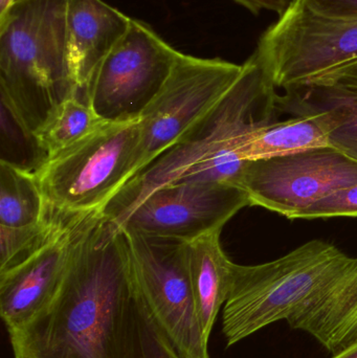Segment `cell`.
Wrapping results in <instances>:
<instances>
[{"mask_svg": "<svg viewBox=\"0 0 357 358\" xmlns=\"http://www.w3.org/2000/svg\"><path fill=\"white\" fill-rule=\"evenodd\" d=\"M279 321L331 355L357 344V257L310 240L276 260L233 266L222 313L226 347Z\"/></svg>", "mask_w": 357, "mask_h": 358, "instance_id": "obj_1", "label": "cell"}, {"mask_svg": "<svg viewBox=\"0 0 357 358\" xmlns=\"http://www.w3.org/2000/svg\"><path fill=\"white\" fill-rule=\"evenodd\" d=\"M134 292L125 234L100 212L78 242L52 300L8 331L15 358H124Z\"/></svg>", "mask_w": 357, "mask_h": 358, "instance_id": "obj_2", "label": "cell"}, {"mask_svg": "<svg viewBox=\"0 0 357 358\" xmlns=\"http://www.w3.org/2000/svg\"><path fill=\"white\" fill-rule=\"evenodd\" d=\"M242 65L240 77L221 101L109 200L102 210L109 222L119 227L145 198L171 183L217 181L237 187L247 164L238 152L243 140L279 110L277 88L257 55Z\"/></svg>", "mask_w": 357, "mask_h": 358, "instance_id": "obj_3", "label": "cell"}, {"mask_svg": "<svg viewBox=\"0 0 357 358\" xmlns=\"http://www.w3.org/2000/svg\"><path fill=\"white\" fill-rule=\"evenodd\" d=\"M68 0H15L0 17V94L35 132L75 94L66 50Z\"/></svg>", "mask_w": 357, "mask_h": 358, "instance_id": "obj_4", "label": "cell"}, {"mask_svg": "<svg viewBox=\"0 0 357 358\" xmlns=\"http://www.w3.org/2000/svg\"><path fill=\"white\" fill-rule=\"evenodd\" d=\"M138 120L108 122L35 172L52 212L101 210L138 173Z\"/></svg>", "mask_w": 357, "mask_h": 358, "instance_id": "obj_5", "label": "cell"}, {"mask_svg": "<svg viewBox=\"0 0 357 358\" xmlns=\"http://www.w3.org/2000/svg\"><path fill=\"white\" fill-rule=\"evenodd\" d=\"M256 55L276 88L309 85L357 60V17H333L295 0L260 37Z\"/></svg>", "mask_w": 357, "mask_h": 358, "instance_id": "obj_6", "label": "cell"}, {"mask_svg": "<svg viewBox=\"0 0 357 358\" xmlns=\"http://www.w3.org/2000/svg\"><path fill=\"white\" fill-rule=\"evenodd\" d=\"M243 65L180 52L166 83L143 111L138 173L175 146L232 88Z\"/></svg>", "mask_w": 357, "mask_h": 358, "instance_id": "obj_7", "label": "cell"}, {"mask_svg": "<svg viewBox=\"0 0 357 358\" xmlns=\"http://www.w3.org/2000/svg\"><path fill=\"white\" fill-rule=\"evenodd\" d=\"M136 285L154 319L186 358H210L197 317L189 243L123 231Z\"/></svg>", "mask_w": 357, "mask_h": 358, "instance_id": "obj_8", "label": "cell"}, {"mask_svg": "<svg viewBox=\"0 0 357 358\" xmlns=\"http://www.w3.org/2000/svg\"><path fill=\"white\" fill-rule=\"evenodd\" d=\"M180 52L132 19L94 76L87 102L107 122L134 121L167 81Z\"/></svg>", "mask_w": 357, "mask_h": 358, "instance_id": "obj_9", "label": "cell"}, {"mask_svg": "<svg viewBox=\"0 0 357 358\" xmlns=\"http://www.w3.org/2000/svg\"><path fill=\"white\" fill-rule=\"evenodd\" d=\"M356 182L357 162L326 146L247 162L237 187L249 206L298 219L312 204Z\"/></svg>", "mask_w": 357, "mask_h": 358, "instance_id": "obj_10", "label": "cell"}, {"mask_svg": "<svg viewBox=\"0 0 357 358\" xmlns=\"http://www.w3.org/2000/svg\"><path fill=\"white\" fill-rule=\"evenodd\" d=\"M247 206V193L230 183H171L145 198L117 229L190 243L221 231Z\"/></svg>", "mask_w": 357, "mask_h": 358, "instance_id": "obj_11", "label": "cell"}, {"mask_svg": "<svg viewBox=\"0 0 357 358\" xmlns=\"http://www.w3.org/2000/svg\"><path fill=\"white\" fill-rule=\"evenodd\" d=\"M100 212L67 214L38 250L0 273V315L8 331L29 323L52 300L78 242Z\"/></svg>", "mask_w": 357, "mask_h": 358, "instance_id": "obj_12", "label": "cell"}, {"mask_svg": "<svg viewBox=\"0 0 357 358\" xmlns=\"http://www.w3.org/2000/svg\"><path fill=\"white\" fill-rule=\"evenodd\" d=\"M130 21L131 18L102 0H68L67 61L75 96L87 102L94 76L125 35Z\"/></svg>", "mask_w": 357, "mask_h": 358, "instance_id": "obj_13", "label": "cell"}, {"mask_svg": "<svg viewBox=\"0 0 357 358\" xmlns=\"http://www.w3.org/2000/svg\"><path fill=\"white\" fill-rule=\"evenodd\" d=\"M279 110L293 113L285 121H270L252 129L239 148L243 162L293 155L330 146L333 130L328 113L296 102L287 94L277 98Z\"/></svg>", "mask_w": 357, "mask_h": 358, "instance_id": "obj_14", "label": "cell"}, {"mask_svg": "<svg viewBox=\"0 0 357 358\" xmlns=\"http://www.w3.org/2000/svg\"><path fill=\"white\" fill-rule=\"evenodd\" d=\"M220 235L221 231H215L189 243L191 284L197 317L207 341L232 285L234 262L224 252Z\"/></svg>", "mask_w": 357, "mask_h": 358, "instance_id": "obj_15", "label": "cell"}, {"mask_svg": "<svg viewBox=\"0 0 357 358\" xmlns=\"http://www.w3.org/2000/svg\"><path fill=\"white\" fill-rule=\"evenodd\" d=\"M296 102L330 117V146L357 162V90L333 84H312L285 90Z\"/></svg>", "mask_w": 357, "mask_h": 358, "instance_id": "obj_16", "label": "cell"}, {"mask_svg": "<svg viewBox=\"0 0 357 358\" xmlns=\"http://www.w3.org/2000/svg\"><path fill=\"white\" fill-rule=\"evenodd\" d=\"M50 215L35 172L0 162V225L21 227Z\"/></svg>", "mask_w": 357, "mask_h": 358, "instance_id": "obj_17", "label": "cell"}, {"mask_svg": "<svg viewBox=\"0 0 357 358\" xmlns=\"http://www.w3.org/2000/svg\"><path fill=\"white\" fill-rule=\"evenodd\" d=\"M106 123L87 102L73 94L50 113L35 136L48 159L81 142Z\"/></svg>", "mask_w": 357, "mask_h": 358, "instance_id": "obj_18", "label": "cell"}, {"mask_svg": "<svg viewBox=\"0 0 357 358\" xmlns=\"http://www.w3.org/2000/svg\"><path fill=\"white\" fill-rule=\"evenodd\" d=\"M124 358H186L153 317L136 282L128 315Z\"/></svg>", "mask_w": 357, "mask_h": 358, "instance_id": "obj_19", "label": "cell"}, {"mask_svg": "<svg viewBox=\"0 0 357 358\" xmlns=\"http://www.w3.org/2000/svg\"><path fill=\"white\" fill-rule=\"evenodd\" d=\"M0 144V162H6L27 171H37L48 159V155L40 147L35 134L24 127L3 100H1Z\"/></svg>", "mask_w": 357, "mask_h": 358, "instance_id": "obj_20", "label": "cell"}, {"mask_svg": "<svg viewBox=\"0 0 357 358\" xmlns=\"http://www.w3.org/2000/svg\"><path fill=\"white\" fill-rule=\"evenodd\" d=\"M66 215L50 210L48 218L36 224L21 227L0 225V273L16 266L38 250Z\"/></svg>", "mask_w": 357, "mask_h": 358, "instance_id": "obj_21", "label": "cell"}, {"mask_svg": "<svg viewBox=\"0 0 357 358\" xmlns=\"http://www.w3.org/2000/svg\"><path fill=\"white\" fill-rule=\"evenodd\" d=\"M357 217V182L339 189L310 206L298 219Z\"/></svg>", "mask_w": 357, "mask_h": 358, "instance_id": "obj_22", "label": "cell"}, {"mask_svg": "<svg viewBox=\"0 0 357 358\" xmlns=\"http://www.w3.org/2000/svg\"><path fill=\"white\" fill-rule=\"evenodd\" d=\"M321 14L333 17H357V0H305Z\"/></svg>", "mask_w": 357, "mask_h": 358, "instance_id": "obj_23", "label": "cell"}, {"mask_svg": "<svg viewBox=\"0 0 357 358\" xmlns=\"http://www.w3.org/2000/svg\"><path fill=\"white\" fill-rule=\"evenodd\" d=\"M312 84H333L357 90V60L329 71Z\"/></svg>", "mask_w": 357, "mask_h": 358, "instance_id": "obj_24", "label": "cell"}, {"mask_svg": "<svg viewBox=\"0 0 357 358\" xmlns=\"http://www.w3.org/2000/svg\"><path fill=\"white\" fill-rule=\"evenodd\" d=\"M254 15L260 14L261 10H270L276 13L279 16L284 14L295 0H234Z\"/></svg>", "mask_w": 357, "mask_h": 358, "instance_id": "obj_25", "label": "cell"}, {"mask_svg": "<svg viewBox=\"0 0 357 358\" xmlns=\"http://www.w3.org/2000/svg\"><path fill=\"white\" fill-rule=\"evenodd\" d=\"M331 358H357V344L346 349L345 351L339 353V355H333Z\"/></svg>", "mask_w": 357, "mask_h": 358, "instance_id": "obj_26", "label": "cell"}, {"mask_svg": "<svg viewBox=\"0 0 357 358\" xmlns=\"http://www.w3.org/2000/svg\"><path fill=\"white\" fill-rule=\"evenodd\" d=\"M15 0H0V17L3 16L10 10Z\"/></svg>", "mask_w": 357, "mask_h": 358, "instance_id": "obj_27", "label": "cell"}]
</instances>
